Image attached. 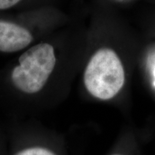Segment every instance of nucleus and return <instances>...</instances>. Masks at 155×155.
<instances>
[{"label": "nucleus", "mask_w": 155, "mask_h": 155, "mask_svg": "<svg viewBox=\"0 0 155 155\" xmlns=\"http://www.w3.org/2000/svg\"><path fill=\"white\" fill-rule=\"evenodd\" d=\"M83 80L93 96L101 100L114 98L125 81L124 70L117 54L108 48L97 50L87 65Z\"/></svg>", "instance_id": "f257e3e1"}, {"label": "nucleus", "mask_w": 155, "mask_h": 155, "mask_svg": "<svg viewBox=\"0 0 155 155\" xmlns=\"http://www.w3.org/2000/svg\"><path fill=\"white\" fill-rule=\"evenodd\" d=\"M24 0H0V12H7L12 10Z\"/></svg>", "instance_id": "7ed1b4c3"}, {"label": "nucleus", "mask_w": 155, "mask_h": 155, "mask_svg": "<svg viewBox=\"0 0 155 155\" xmlns=\"http://www.w3.org/2000/svg\"><path fill=\"white\" fill-rule=\"evenodd\" d=\"M14 155H56L52 151L43 147H30L19 151Z\"/></svg>", "instance_id": "f03ea898"}]
</instances>
